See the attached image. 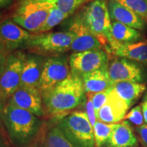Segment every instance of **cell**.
Segmentation results:
<instances>
[{
	"label": "cell",
	"instance_id": "obj_1",
	"mask_svg": "<svg viewBox=\"0 0 147 147\" xmlns=\"http://www.w3.org/2000/svg\"><path fill=\"white\" fill-rule=\"evenodd\" d=\"M81 77L70 74L67 78L42 92L45 113L55 117L65 115L85 100Z\"/></svg>",
	"mask_w": 147,
	"mask_h": 147
},
{
	"label": "cell",
	"instance_id": "obj_2",
	"mask_svg": "<svg viewBox=\"0 0 147 147\" xmlns=\"http://www.w3.org/2000/svg\"><path fill=\"white\" fill-rule=\"evenodd\" d=\"M2 123L15 147H26L36 142L44 127L41 118L8 103L3 109Z\"/></svg>",
	"mask_w": 147,
	"mask_h": 147
},
{
	"label": "cell",
	"instance_id": "obj_3",
	"mask_svg": "<svg viewBox=\"0 0 147 147\" xmlns=\"http://www.w3.org/2000/svg\"><path fill=\"white\" fill-rule=\"evenodd\" d=\"M57 119V125L74 146L95 147L93 128L86 112L76 110Z\"/></svg>",
	"mask_w": 147,
	"mask_h": 147
},
{
	"label": "cell",
	"instance_id": "obj_4",
	"mask_svg": "<svg viewBox=\"0 0 147 147\" xmlns=\"http://www.w3.org/2000/svg\"><path fill=\"white\" fill-rule=\"evenodd\" d=\"M78 13L90 31L106 46L111 40L112 20L108 0H92L84 5Z\"/></svg>",
	"mask_w": 147,
	"mask_h": 147
},
{
	"label": "cell",
	"instance_id": "obj_5",
	"mask_svg": "<svg viewBox=\"0 0 147 147\" xmlns=\"http://www.w3.org/2000/svg\"><path fill=\"white\" fill-rule=\"evenodd\" d=\"M74 34L68 31L32 34L24 49L45 57L62 55L70 50Z\"/></svg>",
	"mask_w": 147,
	"mask_h": 147
},
{
	"label": "cell",
	"instance_id": "obj_6",
	"mask_svg": "<svg viewBox=\"0 0 147 147\" xmlns=\"http://www.w3.org/2000/svg\"><path fill=\"white\" fill-rule=\"evenodd\" d=\"M51 7L52 5L40 0H18L11 18L19 26L34 34L47 20Z\"/></svg>",
	"mask_w": 147,
	"mask_h": 147
},
{
	"label": "cell",
	"instance_id": "obj_7",
	"mask_svg": "<svg viewBox=\"0 0 147 147\" xmlns=\"http://www.w3.org/2000/svg\"><path fill=\"white\" fill-rule=\"evenodd\" d=\"M65 21L62 25L65 26V31L74 34V40L70 47V51L73 53L102 49L105 46L90 31L78 12Z\"/></svg>",
	"mask_w": 147,
	"mask_h": 147
},
{
	"label": "cell",
	"instance_id": "obj_8",
	"mask_svg": "<svg viewBox=\"0 0 147 147\" xmlns=\"http://www.w3.org/2000/svg\"><path fill=\"white\" fill-rule=\"evenodd\" d=\"M26 55L19 50L10 53L0 76V92L8 102L21 87V74Z\"/></svg>",
	"mask_w": 147,
	"mask_h": 147
},
{
	"label": "cell",
	"instance_id": "obj_9",
	"mask_svg": "<svg viewBox=\"0 0 147 147\" xmlns=\"http://www.w3.org/2000/svg\"><path fill=\"white\" fill-rule=\"evenodd\" d=\"M70 74L69 61L67 55L47 57L40 78L39 90L42 93L51 89L67 78Z\"/></svg>",
	"mask_w": 147,
	"mask_h": 147
},
{
	"label": "cell",
	"instance_id": "obj_10",
	"mask_svg": "<svg viewBox=\"0 0 147 147\" xmlns=\"http://www.w3.org/2000/svg\"><path fill=\"white\" fill-rule=\"evenodd\" d=\"M71 74L83 75L106 67L108 64L107 53L102 49L73 53L69 57Z\"/></svg>",
	"mask_w": 147,
	"mask_h": 147
},
{
	"label": "cell",
	"instance_id": "obj_11",
	"mask_svg": "<svg viewBox=\"0 0 147 147\" xmlns=\"http://www.w3.org/2000/svg\"><path fill=\"white\" fill-rule=\"evenodd\" d=\"M32 34L17 25L11 18L0 23V44L10 53L24 49Z\"/></svg>",
	"mask_w": 147,
	"mask_h": 147
},
{
	"label": "cell",
	"instance_id": "obj_12",
	"mask_svg": "<svg viewBox=\"0 0 147 147\" xmlns=\"http://www.w3.org/2000/svg\"><path fill=\"white\" fill-rule=\"evenodd\" d=\"M8 103L27 110L40 118L46 115L42 93L38 88L20 87L12 95Z\"/></svg>",
	"mask_w": 147,
	"mask_h": 147
},
{
	"label": "cell",
	"instance_id": "obj_13",
	"mask_svg": "<svg viewBox=\"0 0 147 147\" xmlns=\"http://www.w3.org/2000/svg\"><path fill=\"white\" fill-rule=\"evenodd\" d=\"M108 76L114 84L120 82H140L143 80V72L137 64L125 58L115 59L108 63Z\"/></svg>",
	"mask_w": 147,
	"mask_h": 147
},
{
	"label": "cell",
	"instance_id": "obj_14",
	"mask_svg": "<svg viewBox=\"0 0 147 147\" xmlns=\"http://www.w3.org/2000/svg\"><path fill=\"white\" fill-rule=\"evenodd\" d=\"M47 57L41 55L27 54L22 70L21 87L39 89L43 66Z\"/></svg>",
	"mask_w": 147,
	"mask_h": 147
},
{
	"label": "cell",
	"instance_id": "obj_15",
	"mask_svg": "<svg viewBox=\"0 0 147 147\" xmlns=\"http://www.w3.org/2000/svg\"><path fill=\"white\" fill-rule=\"evenodd\" d=\"M129 106L117 96L110 88V97L107 102L96 113L97 121L105 123H117L125 119Z\"/></svg>",
	"mask_w": 147,
	"mask_h": 147
},
{
	"label": "cell",
	"instance_id": "obj_16",
	"mask_svg": "<svg viewBox=\"0 0 147 147\" xmlns=\"http://www.w3.org/2000/svg\"><path fill=\"white\" fill-rule=\"evenodd\" d=\"M108 8L112 21L119 22L136 30H142L144 21L140 16L116 0H108Z\"/></svg>",
	"mask_w": 147,
	"mask_h": 147
},
{
	"label": "cell",
	"instance_id": "obj_17",
	"mask_svg": "<svg viewBox=\"0 0 147 147\" xmlns=\"http://www.w3.org/2000/svg\"><path fill=\"white\" fill-rule=\"evenodd\" d=\"M138 142L127 121L117 123L102 147H137Z\"/></svg>",
	"mask_w": 147,
	"mask_h": 147
},
{
	"label": "cell",
	"instance_id": "obj_18",
	"mask_svg": "<svg viewBox=\"0 0 147 147\" xmlns=\"http://www.w3.org/2000/svg\"><path fill=\"white\" fill-rule=\"evenodd\" d=\"M107 67L108 65L81 77L86 93H99L113 87L114 83L108 76Z\"/></svg>",
	"mask_w": 147,
	"mask_h": 147
},
{
	"label": "cell",
	"instance_id": "obj_19",
	"mask_svg": "<svg viewBox=\"0 0 147 147\" xmlns=\"http://www.w3.org/2000/svg\"><path fill=\"white\" fill-rule=\"evenodd\" d=\"M111 51L119 57L147 64V42L117 45Z\"/></svg>",
	"mask_w": 147,
	"mask_h": 147
},
{
	"label": "cell",
	"instance_id": "obj_20",
	"mask_svg": "<svg viewBox=\"0 0 147 147\" xmlns=\"http://www.w3.org/2000/svg\"><path fill=\"white\" fill-rule=\"evenodd\" d=\"M141 34L136 29L124 25L119 22L112 21L111 40L108 43L110 49L115 46L123 44L133 43L139 40Z\"/></svg>",
	"mask_w": 147,
	"mask_h": 147
},
{
	"label": "cell",
	"instance_id": "obj_21",
	"mask_svg": "<svg viewBox=\"0 0 147 147\" xmlns=\"http://www.w3.org/2000/svg\"><path fill=\"white\" fill-rule=\"evenodd\" d=\"M146 89L144 84L134 82H120L114 84L112 91L130 107Z\"/></svg>",
	"mask_w": 147,
	"mask_h": 147
},
{
	"label": "cell",
	"instance_id": "obj_22",
	"mask_svg": "<svg viewBox=\"0 0 147 147\" xmlns=\"http://www.w3.org/2000/svg\"><path fill=\"white\" fill-rule=\"evenodd\" d=\"M39 138V142L43 147H74L57 124L48 128L43 127Z\"/></svg>",
	"mask_w": 147,
	"mask_h": 147
},
{
	"label": "cell",
	"instance_id": "obj_23",
	"mask_svg": "<svg viewBox=\"0 0 147 147\" xmlns=\"http://www.w3.org/2000/svg\"><path fill=\"white\" fill-rule=\"evenodd\" d=\"M57 8L68 17L73 15L79 8L92 0H40Z\"/></svg>",
	"mask_w": 147,
	"mask_h": 147
},
{
	"label": "cell",
	"instance_id": "obj_24",
	"mask_svg": "<svg viewBox=\"0 0 147 147\" xmlns=\"http://www.w3.org/2000/svg\"><path fill=\"white\" fill-rule=\"evenodd\" d=\"M117 123H105L97 121L95 125L93 126V134L95 147H102L105 144L106 140L109 138L110 134L115 127Z\"/></svg>",
	"mask_w": 147,
	"mask_h": 147
},
{
	"label": "cell",
	"instance_id": "obj_25",
	"mask_svg": "<svg viewBox=\"0 0 147 147\" xmlns=\"http://www.w3.org/2000/svg\"><path fill=\"white\" fill-rule=\"evenodd\" d=\"M67 18H68V16H66L65 14H63L61 11H60L54 5H52L50 10V13L48 16L47 20L39 29L38 32L34 34L47 33L48 31H50L51 29L54 28L55 27L62 23Z\"/></svg>",
	"mask_w": 147,
	"mask_h": 147
},
{
	"label": "cell",
	"instance_id": "obj_26",
	"mask_svg": "<svg viewBox=\"0 0 147 147\" xmlns=\"http://www.w3.org/2000/svg\"><path fill=\"white\" fill-rule=\"evenodd\" d=\"M138 14L147 23V0H116Z\"/></svg>",
	"mask_w": 147,
	"mask_h": 147
},
{
	"label": "cell",
	"instance_id": "obj_27",
	"mask_svg": "<svg viewBox=\"0 0 147 147\" xmlns=\"http://www.w3.org/2000/svg\"><path fill=\"white\" fill-rule=\"evenodd\" d=\"M111 88V87H110ZM110 88L106 91L99 92L95 93H87V95L91 97L93 106H94L95 114L99 111V110L107 102L110 97Z\"/></svg>",
	"mask_w": 147,
	"mask_h": 147
},
{
	"label": "cell",
	"instance_id": "obj_28",
	"mask_svg": "<svg viewBox=\"0 0 147 147\" xmlns=\"http://www.w3.org/2000/svg\"><path fill=\"white\" fill-rule=\"evenodd\" d=\"M125 119H127L132 123L136 125L140 126L144 123V117L142 110V106H137L130 110L128 114H127Z\"/></svg>",
	"mask_w": 147,
	"mask_h": 147
},
{
	"label": "cell",
	"instance_id": "obj_29",
	"mask_svg": "<svg viewBox=\"0 0 147 147\" xmlns=\"http://www.w3.org/2000/svg\"><path fill=\"white\" fill-rule=\"evenodd\" d=\"M86 113L88 116V118H89V120L91 123V125L93 126L95 125V123H96L97 118H96V114H95V108L94 106H93V102H92V100L89 95H87V102H86Z\"/></svg>",
	"mask_w": 147,
	"mask_h": 147
},
{
	"label": "cell",
	"instance_id": "obj_30",
	"mask_svg": "<svg viewBox=\"0 0 147 147\" xmlns=\"http://www.w3.org/2000/svg\"><path fill=\"white\" fill-rule=\"evenodd\" d=\"M9 51H8L2 45L0 44V76L2 74L3 69L5 68V63L8 59L9 55H10Z\"/></svg>",
	"mask_w": 147,
	"mask_h": 147
},
{
	"label": "cell",
	"instance_id": "obj_31",
	"mask_svg": "<svg viewBox=\"0 0 147 147\" xmlns=\"http://www.w3.org/2000/svg\"><path fill=\"white\" fill-rule=\"evenodd\" d=\"M140 142L144 147H147V125L143 124L136 128Z\"/></svg>",
	"mask_w": 147,
	"mask_h": 147
},
{
	"label": "cell",
	"instance_id": "obj_32",
	"mask_svg": "<svg viewBox=\"0 0 147 147\" xmlns=\"http://www.w3.org/2000/svg\"><path fill=\"white\" fill-rule=\"evenodd\" d=\"M8 103V100L3 96L2 94L0 92V128L3 129V125L2 123V114L3 109H4L5 105Z\"/></svg>",
	"mask_w": 147,
	"mask_h": 147
},
{
	"label": "cell",
	"instance_id": "obj_33",
	"mask_svg": "<svg viewBox=\"0 0 147 147\" xmlns=\"http://www.w3.org/2000/svg\"><path fill=\"white\" fill-rule=\"evenodd\" d=\"M0 147H10L8 141L5 136L3 129H0Z\"/></svg>",
	"mask_w": 147,
	"mask_h": 147
},
{
	"label": "cell",
	"instance_id": "obj_34",
	"mask_svg": "<svg viewBox=\"0 0 147 147\" xmlns=\"http://www.w3.org/2000/svg\"><path fill=\"white\" fill-rule=\"evenodd\" d=\"M141 106H142V110L144 122L147 124V101H145L144 102H143Z\"/></svg>",
	"mask_w": 147,
	"mask_h": 147
},
{
	"label": "cell",
	"instance_id": "obj_35",
	"mask_svg": "<svg viewBox=\"0 0 147 147\" xmlns=\"http://www.w3.org/2000/svg\"><path fill=\"white\" fill-rule=\"evenodd\" d=\"M13 0H0V8H7L11 3Z\"/></svg>",
	"mask_w": 147,
	"mask_h": 147
},
{
	"label": "cell",
	"instance_id": "obj_36",
	"mask_svg": "<svg viewBox=\"0 0 147 147\" xmlns=\"http://www.w3.org/2000/svg\"><path fill=\"white\" fill-rule=\"evenodd\" d=\"M26 147H43L41 145V144L39 142V141H36V142L33 143L31 145H29V146H27Z\"/></svg>",
	"mask_w": 147,
	"mask_h": 147
},
{
	"label": "cell",
	"instance_id": "obj_37",
	"mask_svg": "<svg viewBox=\"0 0 147 147\" xmlns=\"http://www.w3.org/2000/svg\"><path fill=\"white\" fill-rule=\"evenodd\" d=\"M3 18H2V13H1V12H0V23H1V21H2Z\"/></svg>",
	"mask_w": 147,
	"mask_h": 147
},
{
	"label": "cell",
	"instance_id": "obj_38",
	"mask_svg": "<svg viewBox=\"0 0 147 147\" xmlns=\"http://www.w3.org/2000/svg\"><path fill=\"white\" fill-rule=\"evenodd\" d=\"M146 101H147V95H146Z\"/></svg>",
	"mask_w": 147,
	"mask_h": 147
},
{
	"label": "cell",
	"instance_id": "obj_39",
	"mask_svg": "<svg viewBox=\"0 0 147 147\" xmlns=\"http://www.w3.org/2000/svg\"><path fill=\"white\" fill-rule=\"evenodd\" d=\"M0 129H1V128H0Z\"/></svg>",
	"mask_w": 147,
	"mask_h": 147
}]
</instances>
